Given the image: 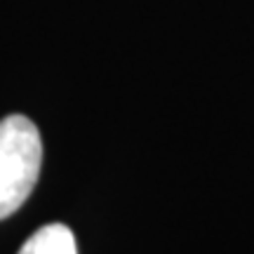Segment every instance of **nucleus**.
I'll list each match as a JSON object with an SVG mask.
<instances>
[{"label": "nucleus", "mask_w": 254, "mask_h": 254, "mask_svg": "<svg viewBox=\"0 0 254 254\" xmlns=\"http://www.w3.org/2000/svg\"><path fill=\"white\" fill-rule=\"evenodd\" d=\"M43 165V139L33 120L7 116L0 120V219H7L36 189Z\"/></svg>", "instance_id": "nucleus-1"}, {"label": "nucleus", "mask_w": 254, "mask_h": 254, "mask_svg": "<svg viewBox=\"0 0 254 254\" xmlns=\"http://www.w3.org/2000/svg\"><path fill=\"white\" fill-rule=\"evenodd\" d=\"M19 254H78V245L68 226L47 224L28 238Z\"/></svg>", "instance_id": "nucleus-2"}]
</instances>
